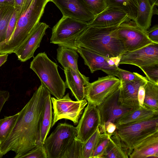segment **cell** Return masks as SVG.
<instances>
[{"instance_id": "obj_31", "label": "cell", "mask_w": 158, "mask_h": 158, "mask_svg": "<svg viewBox=\"0 0 158 158\" xmlns=\"http://www.w3.org/2000/svg\"><path fill=\"white\" fill-rule=\"evenodd\" d=\"M83 143L76 137L65 150L61 158H81Z\"/></svg>"}, {"instance_id": "obj_30", "label": "cell", "mask_w": 158, "mask_h": 158, "mask_svg": "<svg viewBox=\"0 0 158 158\" xmlns=\"http://www.w3.org/2000/svg\"><path fill=\"white\" fill-rule=\"evenodd\" d=\"M19 112L0 119V144L7 138L19 116Z\"/></svg>"}, {"instance_id": "obj_29", "label": "cell", "mask_w": 158, "mask_h": 158, "mask_svg": "<svg viewBox=\"0 0 158 158\" xmlns=\"http://www.w3.org/2000/svg\"><path fill=\"white\" fill-rule=\"evenodd\" d=\"M101 134L99 127L94 133L83 143L81 158H91Z\"/></svg>"}, {"instance_id": "obj_13", "label": "cell", "mask_w": 158, "mask_h": 158, "mask_svg": "<svg viewBox=\"0 0 158 158\" xmlns=\"http://www.w3.org/2000/svg\"><path fill=\"white\" fill-rule=\"evenodd\" d=\"M158 64V44L153 43L139 49L124 52L119 64H129L138 67Z\"/></svg>"}, {"instance_id": "obj_37", "label": "cell", "mask_w": 158, "mask_h": 158, "mask_svg": "<svg viewBox=\"0 0 158 158\" xmlns=\"http://www.w3.org/2000/svg\"><path fill=\"white\" fill-rule=\"evenodd\" d=\"M137 73L131 72L119 68L117 70L115 77L121 82L133 81L137 77Z\"/></svg>"}, {"instance_id": "obj_33", "label": "cell", "mask_w": 158, "mask_h": 158, "mask_svg": "<svg viewBox=\"0 0 158 158\" xmlns=\"http://www.w3.org/2000/svg\"><path fill=\"white\" fill-rule=\"evenodd\" d=\"M111 135L101 133L91 158H102Z\"/></svg>"}, {"instance_id": "obj_43", "label": "cell", "mask_w": 158, "mask_h": 158, "mask_svg": "<svg viewBox=\"0 0 158 158\" xmlns=\"http://www.w3.org/2000/svg\"><path fill=\"white\" fill-rule=\"evenodd\" d=\"M8 56V54H0V67L7 61Z\"/></svg>"}, {"instance_id": "obj_10", "label": "cell", "mask_w": 158, "mask_h": 158, "mask_svg": "<svg viewBox=\"0 0 158 158\" xmlns=\"http://www.w3.org/2000/svg\"><path fill=\"white\" fill-rule=\"evenodd\" d=\"M120 85V81L114 76L108 75L99 77L85 87V99L88 102L98 106L117 90Z\"/></svg>"}, {"instance_id": "obj_40", "label": "cell", "mask_w": 158, "mask_h": 158, "mask_svg": "<svg viewBox=\"0 0 158 158\" xmlns=\"http://www.w3.org/2000/svg\"><path fill=\"white\" fill-rule=\"evenodd\" d=\"M10 94L7 91L0 90V113L6 102L8 100ZM2 158L0 155V158Z\"/></svg>"}, {"instance_id": "obj_27", "label": "cell", "mask_w": 158, "mask_h": 158, "mask_svg": "<svg viewBox=\"0 0 158 158\" xmlns=\"http://www.w3.org/2000/svg\"><path fill=\"white\" fill-rule=\"evenodd\" d=\"M145 96L143 106L158 112V84L148 80L144 85Z\"/></svg>"}, {"instance_id": "obj_35", "label": "cell", "mask_w": 158, "mask_h": 158, "mask_svg": "<svg viewBox=\"0 0 158 158\" xmlns=\"http://www.w3.org/2000/svg\"><path fill=\"white\" fill-rule=\"evenodd\" d=\"M20 158H47L44 144L40 143Z\"/></svg>"}, {"instance_id": "obj_36", "label": "cell", "mask_w": 158, "mask_h": 158, "mask_svg": "<svg viewBox=\"0 0 158 158\" xmlns=\"http://www.w3.org/2000/svg\"><path fill=\"white\" fill-rule=\"evenodd\" d=\"M20 9L15 8V10L8 24L6 33L5 40L3 43L6 42L9 40L14 32L16 26L18 14Z\"/></svg>"}, {"instance_id": "obj_32", "label": "cell", "mask_w": 158, "mask_h": 158, "mask_svg": "<svg viewBox=\"0 0 158 158\" xmlns=\"http://www.w3.org/2000/svg\"><path fill=\"white\" fill-rule=\"evenodd\" d=\"M88 9L95 15H97L107 7V0H81Z\"/></svg>"}, {"instance_id": "obj_38", "label": "cell", "mask_w": 158, "mask_h": 158, "mask_svg": "<svg viewBox=\"0 0 158 158\" xmlns=\"http://www.w3.org/2000/svg\"><path fill=\"white\" fill-rule=\"evenodd\" d=\"M149 38L153 42L158 44V25L156 24L146 31Z\"/></svg>"}, {"instance_id": "obj_7", "label": "cell", "mask_w": 158, "mask_h": 158, "mask_svg": "<svg viewBox=\"0 0 158 158\" xmlns=\"http://www.w3.org/2000/svg\"><path fill=\"white\" fill-rule=\"evenodd\" d=\"M77 135L76 127L66 123H59L44 143L47 158H61Z\"/></svg>"}, {"instance_id": "obj_22", "label": "cell", "mask_w": 158, "mask_h": 158, "mask_svg": "<svg viewBox=\"0 0 158 158\" xmlns=\"http://www.w3.org/2000/svg\"><path fill=\"white\" fill-rule=\"evenodd\" d=\"M52 120L51 94L46 96L40 122V143L44 144L51 128Z\"/></svg>"}, {"instance_id": "obj_41", "label": "cell", "mask_w": 158, "mask_h": 158, "mask_svg": "<svg viewBox=\"0 0 158 158\" xmlns=\"http://www.w3.org/2000/svg\"><path fill=\"white\" fill-rule=\"evenodd\" d=\"M144 85L141 86L138 90L137 98L139 106H143L145 96V91L144 88Z\"/></svg>"}, {"instance_id": "obj_23", "label": "cell", "mask_w": 158, "mask_h": 158, "mask_svg": "<svg viewBox=\"0 0 158 158\" xmlns=\"http://www.w3.org/2000/svg\"><path fill=\"white\" fill-rule=\"evenodd\" d=\"M154 6L151 5L148 0H138L137 15L134 21L144 31H147L151 26Z\"/></svg>"}, {"instance_id": "obj_3", "label": "cell", "mask_w": 158, "mask_h": 158, "mask_svg": "<svg viewBox=\"0 0 158 158\" xmlns=\"http://www.w3.org/2000/svg\"><path fill=\"white\" fill-rule=\"evenodd\" d=\"M49 0H24L11 38L0 44V54H11L25 40L43 15Z\"/></svg>"}, {"instance_id": "obj_14", "label": "cell", "mask_w": 158, "mask_h": 158, "mask_svg": "<svg viewBox=\"0 0 158 158\" xmlns=\"http://www.w3.org/2000/svg\"><path fill=\"white\" fill-rule=\"evenodd\" d=\"M101 123L99 111L97 107L88 102L76 127V137L85 142L95 131Z\"/></svg>"}, {"instance_id": "obj_24", "label": "cell", "mask_w": 158, "mask_h": 158, "mask_svg": "<svg viewBox=\"0 0 158 158\" xmlns=\"http://www.w3.org/2000/svg\"><path fill=\"white\" fill-rule=\"evenodd\" d=\"M75 50L59 46L57 49V59L64 69L69 68L77 72H79L77 65L78 55Z\"/></svg>"}, {"instance_id": "obj_25", "label": "cell", "mask_w": 158, "mask_h": 158, "mask_svg": "<svg viewBox=\"0 0 158 158\" xmlns=\"http://www.w3.org/2000/svg\"><path fill=\"white\" fill-rule=\"evenodd\" d=\"M128 158V154L123 146L116 130L111 135L110 142L102 158Z\"/></svg>"}, {"instance_id": "obj_17", "label": "cell", "mask_w": 158, "mask_h": 158, "mask_svg": "<svg viewBox=\"0 0 158 158\" xmlns=\"http://www.w3.org/2000/svg\"><path fill=\"white\" fill-rule=\"evenodd\" d=\"M134 81L121 82L118 101L122 105L132 109L140 107L137 98L139 87L144 85L148 81L145 77L137 73Z\"/></svg>"}, {"instance_id": "obj_46", "label": "cell", "mask_w": 158, "mask_h": 158, "mask_svg": "<svg viewBox=\"0 0 158 158\" xmlns=\"http://www.w3.org/2000/svg\"><path fill=\"white\" fill-rule=\"evenodd\" d=\"M50 2H52L53 0H49Z\"/></svg>"}, {"instance_id": "obj_12", "label": "cell", "mask_w": 158, "mask_h": 158, "mask_svg": "<svg viewBox=\"0 0 158 158\" xmlns=\"http://www.w3.org/2000/svg\"><path fill=\"white\" fill-rule=\"evenodd\" d=\"M120 88V86L102 103L97 106L100 116V129L107 122H111L114 123L118 119L133 110L122 105L118 101Z\"/></svg>"}, {"instance_id": "obj_2", "label": "cell", "mask_w": 158, "mask_h": 158, "mask_svg": "<svg viewBox=\"0 0 158 158\" xmlns=\"http://www.w3.org/2000/svg\"><path fill=\"white\" fill-rule=\"evenodd\" d=\"M120 24L104 27L88 26L77 38L75 46L107 57L120 56L125 52L117 34Z\"/></svg>"}, {"instance_id": "obj_1", "label": "cell", "mask_w": 158, "mask_h": 158, "mask_svg": "<svg viewBox=\"0 0 158 158\" xmlns=\"http://www.w3.org/2000/svg\"><path fill=\"white\" fill-rule=\"evenodd\" d=\"M49 93L41 84L19 112L7 138L0 144L2 157L12 151L15 154L14 158H20L40 144V120L46 97Z\"/></svg>"}, {"instance_id": "obj_34", "label": "cell", "mask_w": 158, "mask_h": 158, "mask_svg": "<svg viewBox=\"0 0 158 158\" xmlns=\"http://www.w3.org/2000/svg\"><path fill=\"white\" fill-rule=\"evenodd\" d=\"M146 76L148 80L158 84V64L139 67Z\"/></svg>"}, {"instance_id": "obj_44", "label": "cell", "mask_w": 158, "mask_h": 158, "mask_svg": "<svg viewBox=\"0 0 158 158\" xmlns=\"http://www.w3.org/2000/svg\"><path fill=\"white\" fill-rule=\"evenodd\" d=\"M24 0H14V7L15 8L20 9L23 3Z\"/></svg>"}, {"instance_id": "obj_21", "label": "cell", "mask_w": 158, "mask_h": 158, "mask_svg": "<svg viewBox=\"0 0 158 158\" xmlns=\"http://www.w3.org/2000/svg\"><path fill=\"white\" fill-rule=\"evenodd\" d=\"M156 117H158V112L152 110L143 106L132 110L118 119L114 123L117 127L146 121Z\"/></svg>"}, {"instance_id": "obj_16", "label": "cell", "mask_w": 158, "mask_h": 158, "mask_svg": "<svg viewBox=\"0 0 158 158\" xmlns=\"http://www.w3.org/2000/svg\"><path fill=\"white\" fill-rule=\"evenodd\" d=\"M52 2L64 16L88 22L96 16L88 9L81 0H53Z\"/></svg>"}, {"instance_id": "obj_4", "label": "cell", "mask_w": 158, "mask_h": 158, "mask_svg": "<svg viewBox=\"0 0 158 158\" xmlns=\"http://www.w3.org/2000/svg\"><path fill=\"white\" fill-rule=\"evenodd\" d=\"M57 67L45 52L40 53L34 57L30 65V69L39 78L41 84L51 94L59 99L64 96L67 87L59 74Z\"/></svg>"}, {"instance_id": "obj_8", "label": "cell", "mask_w": 158, "mask_h": 158, "mask_svg": "<svg viewBox=\"0 0 158 158\" xmlns=\"http://www.w3.org/2000/svg\"><path fill=\"white\" fill-rule=\"evenodd\" d=\"M51 100L53 110L51 128L59 120L63 119L70 120L77 125L88 103L85 99L73 100L69 93L60 99L51 97Z\"/></svg>"}, {"instance_id": "obj_18", "label": "cell", "mask_w": 158, "mask_h": 158, "mask_svg": "<svg viewBox=\"0 0 158 158\" xmlns=\"http://www.w3.org/2000/svg\"><path fill=\"white\" fill-rule=\"evenodd\" d=\"M129 19L127 14L117 8L107 7L88 22L90 26L104 27L120 24Z\"/></svg>"}, {"instance_id": "obj_39", "label": "cell", "mask_w": 158, "mask_h": 158, "mask_svg": "<svg viewBox=\"0 0 158 158\" xmlns=\"http://www.w3.org/2000/svg\"><path fill=\"white\" fill-rule=\"evenodd\" d=\"M100 129V128H99ZM115 124L111 122L106 123L100 130L101 133H104L109 135H112L116 130Z\"/></svg>"}, {"instance_id": "obj_20", "label": "cell", "mask_w": 158, "mask_h": 158, "mask_svg": "<svg viewBox=\"0 0 158 158\" xmlns=\"http://www.w3.org/2000/svg\"><path fill=\"white\" fill-rule=\"evenodd\" d=\"M130 158H158V131L137 145L129 154Z\"/></svg>"}, {"instance_id": "obj_45", "label": "cell", "mask_w": 158, "mask_h": 158, "mask_svg": "<svg viewBox=\"0 0 158 158\" xmlns=\"http://www.w3.org/2000/svg\"><path fill=\"white\" fill-rule=\"evenodd\" d=\"M151 5L153 6H158V0H148Z\"/></svg>"}, {"instance_id": "obj_26", "label": "cell", "mask_w": 158, "mask_h": 158, "mask_svg": "<svg viewBox=\"0 0 158 158\" xmlns=\"http://www.w3.org/2000/svg\"><path fill=\"white\" fill-rule=\"evenodd\" d=\"M107 7L117 8L127 15L128 19L135 21L137 15L138 0H107Z\"/></svg>"}, {"instance_id": "obj_42", "label": "cell", "mask_w": 158, "mask_h": 158, "mask_svg": "<svg viewBox=\"0 0 158 158\" xmlns=\"http://www.w3.org/2000/svg\"><path fill=\"white\" fill-rule=\"evenodd\" d=\"M14 0H0V7L4 6H14Z\"/></svg>"}, {"instance_id": "obj_5", "label": "cell", "mask_w": 158, "mask_h": 158, "mask_svg": "<svg viewBox=\"0 0 158 158\" xmlns=\"http://www.w3.org/2000/svg\"><path fill=\"white\" fill-rule=\"evenodd\" d=\"M158 131V117L117 127L116 131L129 156L134 148L146 137Z\"/></svg>"}, {"instance_id": "obj_19", "label": "cell", "mask_w": 158, "mask_h": 158, "mask_svg": "<svg viewBox=\"0 0 158 158\" xmlns=\"http://www.w3.org/2000/svg\"><path fill=\"white\" fill-rule=\"evenodd\" d=\"M67 88L71 90L77 101L85 98V88L89 84V78L79 72H77L69 68L64 69Z\"/></svg>"}, {"instance_id": "obj_28", "label": "cell", "mask_w": 158, "mask_h": 158, "mask_svg": "<svg viewBox=\"0 0 158 158\" xmlns=\"http://www.w3.org/2000/svg\"><path fill=\"white\" fill-rule=\"evenodd\" d=\"M15 10L13 6L0 7V44L5 41L8 24Z\"/></svg>"}, {"instance_id": "obj_11", "label": "cell", "mask_w": 158, "mask_h": 158, "mask_svg": "<svg viewBox=\"0 0 158 158\" xmlns=\"http://www.w3.org/2000/svg\"><path fill=\"white\" fill-rule=\"evenodd\" d=\"M77 48V51L82 58L85 64L88 66L91 73L101 70L108 75L115 76L121 56L107 57L85 48Z\"/></svg>"}, {"instance_id": "obj_9", "label": "cell", "mask_w": 158, "mask_h": 158, "mask_svg": "<svg viewBox=\"0 0 158 158\" xmlns=\"http://www.w3.org/2000/svg\"><path fill=\"white\" fill-rule=\"evenodd\" d=\"M118 37L125 52L132 51L154 43L148 37L146 31L129 19L120 23L117 28Z\"/></svg>"}, {"instance_id": "obj_15", "label": "cell", "mask_w": 158, "mask_h": 158, "mask_svg": "<svg viewBox=\"0 0 158 158\" xmlns=\"http://www.w3.org/2000/svg\"><path fill=\"white\" fill-rule=\"evenodd\" d=\"M48 27L45 23L39 22L37 23L25 40L14 51L19 60L23 62L34 57V52L40 47Z\"/></svg>"}, {"instance_id": "obj_6", "label": "cell", "mask_w": 158, "mask_h": 158, "mask_svg": "<svg viewBox=\"0 0 158 158\" xmlns=\"http://www.w3.org/2000/svg\"><path fill=\"white\" fill-rule=\"evenodd\" d=\"M88 26V22L63 16L52 28L50 43L77 51L76 40Z\"/></svg>"}]
</instances>
